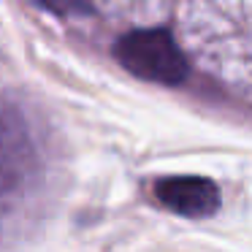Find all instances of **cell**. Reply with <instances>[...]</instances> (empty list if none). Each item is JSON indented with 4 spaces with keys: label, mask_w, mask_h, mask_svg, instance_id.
I'll return each instance as SVG.
<instances>
[{
    "label": "cell",
    "mask_w": 252,
    "mask_h": 252,
    "mask_svg": "<svg viewBox=\"0 0 252 252\" xmlns=\"http://www.w3.org/2000/svg\"><path fill=\"white\" fill-rule=\"evenodd\" d=\"M114 57L125 71L144 82L182 84L190 73L185 52L165 30H133L114 46Z\"/></svg>",
    "instance_id": "6da1fadb"
},
{
    "label": "cell",
    "mask_w": 252,
    "mask_h": 252,
    "mask_svg": "<svg viewBox=\"0 0 252 252\" xmlns=\"http://www.w3.org/2000/svg\"><path fill=\"white\" fill-rule=\"evenodd\" d=\"M155 198L163 209L192 220L220 209V190L206 176H165L155 185Z\"/></svg>",
    "instance_id": "7a4b0ae2"
},
{
    "label": "cell",
    "mask_w": 252,
    "mask_h": 252,
    "mask_svg": "<svg viewBox=\"0 0 252 252\" xmlns=\"http://www.w3.org/2000/svg\"><path fill=\"white\" fill-rule=\"evenodd\" d=\"M41 8L52 14H60V17H71V14H90V6L84 0H35Z\"/></svg>",
    "instance_id": "3957f363"
}]
</instances>
